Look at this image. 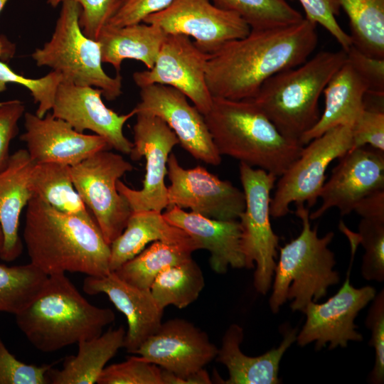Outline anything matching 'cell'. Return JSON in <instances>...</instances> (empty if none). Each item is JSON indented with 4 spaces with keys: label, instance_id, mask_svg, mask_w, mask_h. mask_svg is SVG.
Masks as SVG:
<instances>
[{
    "label": "cell",
    "instance_id": "1",
    "mask_svg": "<svg viewBox=\"0 0 384 384\" xmlns=\"http://www.w3.org/2000/svg\"><path fill=\"white\" fill-rule=\"evenodd\" d=\"M316 24L304 18L282 28L250 30L209 54L206 82L213 97L250 100L274 75L304 63L318 44Z\"/></svg>",
    "mask_w": 384,
    "mask_h": 384
},
{
    "label": "cell",
    "instance_id": "2",
    "mask_svg": "<svg viewBox=\"0 0 384 384\" xmlns=\"http://www.w3.org/2000/svg\"><path fill=\"white\" fill-rule=\"evenodd\" d=\"M30 262L48 276L109 272L110 247L96 221L60 212L33 195L23 233Z\"/></svg>",
    "mask_w": 384,
    "mask_h": 384
},
{
    "label": "cell",
    "instance_id": "3",
    "mask_svg": "<svg viewBox=\"0 0 384 384\" xmlns=\"http://www.w3.org/2000/svg\"><path fill=\"white\" fill-rule=\"evenodd\" d=\"M15 317L28 341L43 353L95 338L115 319L111 309L90 304L65 274L48 276L38 295Z\"/></svg>",
    "mask_w": 384,
    "mask_h": 384
},
{
    "label": "cell",
    "instance_id": "4",
    "mask_svg": "<svg viewBox=\"0 0 384 384\" xmlns=\"http://www.w3.org/2000/svg\"><path fill=\"white\" fill-rule=\"evenodd\" d=\"M204 116L213 142L225 155L279 177L304 146L282 135L250 100L213 97Z\"/></svg>",
    "mask_w": 384,
    "mask_h": 384
},
{
    "label": "cell",
    "instance_id": "5",
    "mask_svg": "<svg viewBox=\"0 0 384 384\" xmlns=\"http://www.w3.org/2000/svg\"><path fill=\"white\" fill-rule=\"evenodd\" d=\"M346 52L321 51L267 79L250 99L285 137L299 142L321 115L319 100Z\"/></svg>",
    "mask_w": 384,
    "mask_h": 384
},
{
    "label": "cell",
    "instance_id": "6",
    "mask_svg": "<svg viewBox=\"0 0 384 384\" xmlns=\"http://www.w3.org/2000/svg\"><path fill=\"white\" fill-rule=\"evenodd\" d=\"M296 208L302 229L298 237L279 249L269 300L274 314L287 299L292 301V311H303L309 302H317L326 295L329 287L340 280L338 272L334 270V253L329 248L334 233L319 237L317 227L311 228L309 208L304 204H297Z\"/></svg>",
    "mask_w": 384,
    "mask_h": 384
},
{
    "label": "cell",
    "instance_id": "7",
    "mask_svg": "<svg viewBox=\"0 0 384 384\" xmlns=\"http://www.w3.org/2000/svg\"><path fill=\"white\" fill-rule=\"evenodd\" d=\"M80 13L78 3L63 1L50 40L36 48L31 58L37 66L59 73L62 82L99 88L106 100H114L122 94V78L119 73L111 77L103 70L101 45L83 33Z\"/></svg>",
    "mask_w": 384,
    "mask_h": 384
},
{
    "label": "cell",
    "instance_id": "8",
    "mask_svg": "<svg viewBox=\"0 0 384 384\" xmlns=\"http://www.w3.org/2000/svg\"><path fill=\"white\" fill-rule=\"evenodd\" d=\"M239 172L245 198V208L239 218L241 250L245 268H253L255 264V289L265 294L272 286L279 240L270 218V195L277 177L242 162Z\"/></svg>",
    "mask_w": 384,
    "mask_h": 384
},
{
    "label": "cell",
    "instance_id": "9",
    "mask_svg": "<svg viewBox=\"0 0 384 384\" xmlns=\"http://www.w3.org/2000/svg\"><path fill=\"white\" fill-rule=\"evenodd\" d=\"M133 166L119 154L101 150L70 167L75 188L110 245L124 230L132 210L117 182Z\"/></svg>",
    "mask_w": 384,
    "mask_h": 384
},
{
    "label": "cell",
    "instance_id": "10",
    "mask_svg": "<svg viewBox=\"0 0 384 384\" xmlns=\"http://www.w3.org/2000/svg\"><path fill=\"white\" fill-rule=\"evenodd\" d=\"M306 145L279 176L270 201V215L273 218L287 215L292 203H306L308 208L316 204L326 181L329 165L351 149V127H334Z\"/></svg>",
    "mask_w": 384,
    "mask_h": 384
},
{
    "label": "cell",
    "instance_id": "11",
    "mask_svg": "<svg viewBox=\"0 0 384 384\" xmlns=\"http://www.w3.org/2000/svg\"><path fill=\"white\" fill-rule=\"evenodd\" d=\"M133 127V147L131 159L137 161L145 158V176L139 190L127 186L120 180L117 188L127 201L132 212L156 210L168 207L167 161L173 148L179 144L174 132L159 117L137 113Z\"/></svg>",
    "mask_w": 384,
    "mask_h": 384
},
{
    "label": "cell",
    "instance_id": "12",
    "mask_svg": "<svg viewBox=\"0 0 384 384\" xmlns=\"http://www.w3.org/2000/svg\"><path fill=\"white\" fill-rule=\"evenodd\" d=\"M218 350L205 331L174 318L161 323L135 353L162 369L163 384H178L214 360Z\"/></svg>",
    "mask_w": 384,
    "mask_h": 384
},
{
    "label": "cell",
    "instance_id": "13",
    "mask_svg": "<svg viewBox=\"0 0 384 384\" xmlns=\"http://www.w3.org/2000/svg\"><path fill=\"white\" fill-rule=\"evenodd\" d=\"M143 22L156 25L167 34L193 38L194 44L207 54L246 36L251 30L236 13L220 9L210 0H174Z\"/></svg>",
    "mask_w": 384,
    "mask_h": 384
},
{
    "label": "cell",
    "instance_id": "14",
    "mask_svg": "<svg viewBox=\"0 0 384 384\" xmlns=\"http://www.w3.org/2000/svg\"><path fill=\"white\" fill-rule=\"evenodd\" d=\"M167 175L171 182L167 187L168 207L189 208L193 213L220 220H238L245 210L242 191L203 166L182 167L173 153L168 159Z\"/></svg>",
    "mask_w": 384,
    "mask_h": 384
},
{
    "label": "cell",
    "instance_id": "15",
    "mask_svg": "<svg viewBox=\"0 0 384 384\" xmlns=\"http://www.w3.org/2000/svg\"><path fill=\"white\" fill-rule=\"evenodd\" d=\"M208 57L188 36L167 34L153 68L134 73L133 80L139 88L152 84L172 87L205 115L213 103L206 76Z\"/></svg>",
    "mask_w": 384,
    "mask_h": 384
},
{
    "label": "cell",
    "instance_id": "16",
    "mask_svg": "<svg viewBox=\"0 0 384 384\" xmlns=\"http://www.w3.org/2000/svg\"><path fill=\"white\" fill-rule=\"evenodd\" d=\"M350 270V269H349ZM349 270L342 287L326 302H309L302 311L306 321L297 336L299 346L315 342L320 350L329 343V349L345 348L348 341H361L362 334L356 331L354 320L376 294L371 286L356 288L350 284Z\"/></svg>",
    "mask_w": 384,
    "mask_h": 384
},
{
    "label": "cell",
    "instance_id": "17",
    "mask_svg": "<svg viewBox=\"0 0 384 384\" xmlns=\"http://www.w3.org/2000/svg\"><path fill=\"white\" fill-rule=\"evenodd\" d=\"M140 101L133 109L161 119L174 132L179 144L193 158L217 166L219 154L208 129L204 116L178 90L152 84L140 88Z\"/></svg>",
    "mask_w": 384,
    "mask_h": 384
},
{
    "label": "cell",
    "instance_id": "18",
    "mask_svg": "<svg viewBox=\"0 0 384 384\" xmlns=\"http://www.w3.org/2000/svg\"><path fill=\"white\" fill-rule=\"evenodd\" d=\"M339 159L321 191V203L309 214L310 220L332 208H338L342 216L348 215L365 196L384 189V152L363 146L349 150Z\"/></svg>",
    "mask_w": 384,
    "mask_h": 384
},
{
    "label": "cell",
    "instance_id": "19",
    "mask_svg": "<svg viewBox=\"0 0 384 384\" xmlns=\"http://www.w3.org/2000/svg\"><path fill=\"white\" fill-rule=\"evenodd\" d=\"M102 95V91L99 88L61 82L51 113L76 131H92L104 137L112 149L129 154L133 143L125 137L123 128L135 112L132 110L125 114H117L105 105Z\"/></svg>",
    "mask_w": 384,
    "mask_h": 384
},
{
    "label": "cell",
    "instance_id": "20",
    "mask_svg": "<svg viewBox=\"0 0 384 384\" xmlns=\"http://www.w3.org/2000/svg\"><path fill=\"white\" fill-rule=\"evenodd\" d=\"M21 140L35 164L58 163L73 166L101 150H110L108 142L97 134L73 129L51 112L44 117L25 112Z\"/></svg>",
    "mask_w": 384,
    "mask_h": 384
},
{
    "label": "cell",
    "instance_id": "21",
    "mask_svg": "<svg viewBox=\"0 0 384 384\" xmlns=\"http://www.w3.org/2000/svg\"><path fill=\"white\" fill-rule=\"evenodd\" d=\"M83 291L90 295L105 294L127 319L124 348L135 353L139 346L161 326L164 309L150 290L140 289L120 278L115 272L99 276H87Z\"/></svg>",
    "mask_w": 384,
    "mask_h": 384
},
{
    "label": "cell",
    "instance_id": "22",
    "mask_svg": "<svg viewBox=\"0 0 384 384\" xmlns=\"http://www.w3.org/2000/svg\"><path fill=\"white\" fill-rule=\"evenodd\" d=\"M164 219L186 233L198 245L207 250L211 269L225 274L229 267H245L240 247L241 227L238 220H220L186 212L176 206L166 208Z\"/></svg>",
    "mask_w": 384,
    "mask_h": 384
},
{
    "label": "cell",
    "instance_id": "23",
    "mask_svg": "<svg viewBox=\"0 0 384 384\" xmlns=\"http://www.w3.org/2000/svg\"><path fill=\"white\" fill-rule=\"evenodd\" d=\"M283 340L275 348L264 354L247 356L240 350L244 338L242 328L231 324L225 332L215 359L226 366L229 377L222 382L225 384H278L279 363L288 348L297 340V330L287 328L282 330Z\"/></svg>",
    "mask_w": 384,
    "mask_h": 384
},
{
    "label": "cell",
    "instance_id": "24",
    "mask_svg": "<svg viewBox=\"0 0 384 384\" xmlns=\"http://www.w3.org/2000/svg\"><path fill=\"white\" fill-rule=\"evenodd\" d=\"M34 164L26 149H18L10 155L6 166L0 171V225L4 238L0 258L6 262L16 260L22 252L19 220L33 196L29 178Z\"/></svg>",
    "mask_w": 384,
    "mask_h": 384
},
{
    "label": "cell",
    "instance_id": "25",
    "mask_svg": "<svg viewBox=\"0 0 384 384\" xmlns=\"http://www.w3.org/2000/svg\"><path fill=\"white\" fill-rule=\"evenodd\" d=\"M367 90L365 82L346 59L324 90L325 105L319 120L299 142L304 146L338 126L352 127L364 110Z\"/></svg>",
    "mask_w": 384,
    "mask_h": 384
},
{
    "label": "cell",
    "instance_id": "26",
    "mask_svg": "<svg viewBox=\"0 0 384 384\" xmlns=\"http://www.w3.org/2000/svg\"><path fill=\"white\" fill-rule=\"evenodd\" d=\"M154 241L183 245L195 251L200 250L186 233L169 223L161 212L152 210L132 212L123 232L110 245V272L116 271L142 252L147 244Z\"/></svg>",
    "mask_w": 384,
    "mask_h": 384
},
{
    "label": "cell",
    "instance_id": "27",
    "mask_svg": "<svg viewBox=\"0 0 384 384\" xmlns=\"http://www.w3.org/2000/svg\"><path fill=\"white\" fill-rule=\"evenodd\" d=\"M166 35L159 26L144 22L122 27L107 24L97 41L101 45L102 63L111 64L119 73L126 59L152 68Z\"/></svg>",
    "mask_w": 384,
    "mask_h": 384
},
{
    "label": "cell",
    "instance_id": "28",
    "mask_svg": "<svg viewBox=\"0 0 384 384\" xmlns=\"http://www.w3.org/2000/svg\"><path fill=\"white\" fill-rule=\"evenodd\" d=\"M126 331L123 326L110 329L105 333L80 341L77 355L67 357L60 370L48 371V383L93 384L107 363L124 348Z\"/></svg>",
    "mask_w": 384,
    "mask_h": 384
},
{
    "label": "cell",
    "instance_id": "29",
    "mask_svg": "<svg viewBox=\"0 0 384 384\" xmlns=\"http://www.w3.org/2000/svg\"><path fill=\"white\" fill-rule=\"evenodd\" d=\"M70 167L53 162L35 164L29 178L30 189L60 212L95 220L75 188Z\"/></svg>",
    "mask_w": 384,
    "mask_h": 384
},
{
    "label": "cell",
    "instance_id": "30",
    "mask_svg": "<svg viewBox=\"0 0 384 384\" xmlns=\"http://www.w3.org/2000/svg\"><path fill=\"white\" fill-rule=\"evenodd\" d=\"M194 251L188 246L154 241L114 272L132 285L149 290L162 271L191 258Z\"/></svg>",
    "mask_w": 384,
    "mask_h": 384
},
{
    "label": "cell",
    "instance_id": "31",
    "mask_svg": "<svg viewBox=\"0 0 384 384\" xmlns=\"http://www.w3.org/2000/svg\"><path fill=\"white\" fill-rule=\"evenodd\" d=\"M350 24L352 46L384 59V0H338Z\"/></svg>",
    "mask_w": 384,
    "mask_h": 384
},
{
    "label": "cell",
    "instance_id": "32",
    "mask_svg": "<svg viewBox=\"0 0 384 384\" xmlns=\"http://www.w3.org/2000/svg\"><path fill=\"white\" fill-rule=\"evenodd\" d=\"M204 286L203 273L191 257L162 271L149 290L161 309H183L198 299Z\"/></svg>",
    "mask_w": 384,
    "mask_h": 384
},
{
    "label": "cell",
    "instance_id": "33",
    "mask_svg": "<svg viewBox=\"0 0 384 384\" xmlns=\"http://www.w3.org/2000/svg\"><path fill=\"white\" fill-rule=\"evenodd\" d=\"M48 275L29 262L23 265L0 264V311L17 314L43 288Z\"/></svg>",
    "mask_w": 384,
    "mask_h": 384
},
{
    "label": "cell",
    "instance_id": "34",
    "mask_svg": "<svg viewBox=\"0 0 384 384\" xmlns=\"http://www.w3.org/2000/svg\"><path fill=\"white\" fill-rule=\"evenodd\" d=\"M216 6L239 15L251 30L297 24L304 19L286 0H210Z\"/></svg>",
    "mask_w": 384,
    "mask_h": 384
},
{
    "label": "cell",
    "instance_id": "35",
    "mask_svg": "<svg viewBox=\"0 0 384 384\" xmlns=\"http://www.w3.org/2000/svg\"><path fill=\"white\" fill-rule=\"evenodd\" d=\"M63 81L62 75L52 70L39 78H29L14 71L0 60V92L6 90L7 83H16L27 88L33 101L38 104L36 114L43 117L51 111L58 87Z\"/></svg>",
    "mask_w": 384,
    "mask_h": 384
},
{
    "label": "cell",
    "instance_id": "36",
    "mask_svg": "<svg viewBox=\"0 0 384 384\" xmlns=\"http://www.w3.org/2000/svg\"><path fill=\"white\" fill-rule=\"evenodd\" d=\"M358 242L365 253L361 273L368 281L384 280V218H363L358 225Z\"/></svg>",
    "mask_w": 384,
    "mask_h": 384
},
{
    "label": "cell",
    "instance_id": "37",
    "mask_svg": "<svg viewBox=\"0 0 384 384\" xmlns=\"http://www.w3.org/2000/svg\"><path fill=\"white\" fill-rule=\"evenodd\" d=\"M98 384H163L162 369L139 356L105 367Z\"/></svg>",
    "mask_w": 384,
    "mask_h": 384
},
{
    "label": "cell",
    "instance_id": "38",
    "mask_svg": "<svg viewBox=\"0 0 384 384\" xmlns=\"http://www.w3.org/2000/svg\"><path fill=\"white\" fill-rule=\"evenodd\" d=\"M65 1L78 3L81 8L79 23L83 33L97 40L102 29L108 23L117 12L123 0H47L53 7L58 6Z\"/></svg>",
    "mask_w": 384,
    "mask_h": 384
},
{
    "label": "cell",
    "instance_id": "39",
    "mask_svg": "<svg viewBox=\"0 0 384 384\" xmlns=\"http://www.w3.org/2000/svg\"><path fill=\"white\" fill-rule=\"evenodd\" d=\"M305 12L306 18L325 28L346 52L352 46L351 36L336 20L341 6L338 0H297Z\"/></svg>",
    "mask_w": 384,
    "mask_h": 384
},
{
    "label": "cell",
    "instance_id": "40",
    "mask_svg": "<svg viewBox=\"0 0 384 384\" xmlns=\"http://www.w3.org/2000/svg\"><path fill=\"white\" fill-rule=\"evenodd\" d=\"M52 365L38 366L17 359L0 338V384H46Z\"/></svg>",
    "mask_w": 384,
    "mask_h": 384
},
{
    "label": "cell",
    "instance_id": "41",
    "mask_svg": "<svg viewBox=\"0 0 384 384\" xmlns=\"http://www.w3.org/2000/svg\"><path fill=\"white\" fill-rule=\"evenodd\" d=\"M366 325L371 331L369 345L375 350V363L370 374L372 383H384V291L375 294L368 310Z\"/></svg>",
    "mask_w": 384,
    "mask_h": 384
},
{
    "label": "cell",
    "instance_id": "42",
    "mask_svg": "<svg viewBox=\"0 0 384 384\" xmlns=\"http://www.w3.org/2000/svg\"><path fill=\"white\" fill-rule=\"evenodd\" d=\"M351 149L370 145L384 152V112L364 110L351 127Z\"/></svg>",
    "mask_w": 384,
    "mask_h": 384
},
{
    "label": "cell",
    "instance_id": "43",
    "mask_svg": "<svg viewBox=\"0 0 384 384\" xmlns=\"http://www.w3.org/2000/svg\"><path fill=\"white\" fill-rule=\"evenodd\" d=\"M346 59L365 82L366 94L384 97V59L368 56L353 46L346 52Z\"/></svg>",
    "mask_w": 384,
    "mask_h": 384
},
{
    "label": "cell",
    "instance_id": "44",
    "mask_svg": "<svg viewBox=\"0 0 384 384\" xmlns=\"http://www.w3.org/2000/svg\"><path fill=\"white\" fill-rule=\"evenodd\" d=\"M25 112L24 104L18 100L0 102V171L9 161L10 144L18 133V123Z\"/></svg>",
    "mask_w": 384,
    "mask_h": 384
},
{
    "label": "cell",
    "instance_id": "45",
    "mask_svg": "<svg viewBox=\"0 0 384 384\" xmlns=\"http://www.w3.org/2000/svg\"><path fill=\"white\" fill-rule=\"evenodd\" d=\"M174 0H123L107 25L122 27L143 22L148 16L159 12Z\"/></svg>",
    "mask_w": 384,
    "mask_h": 384
},
{
    "label": "cell",
    "instance_id": "46",
    "mask_svg": "<svg viewBox=\"0 0 384 384\" xmlns=\"http://www.w3.org/2000/svg\"><path fill=\"white\" fill-rule=\"evenodd\" d=\"M353 211L363 218H384V189L365 196L356 205Z\"/></svg>",
    "mask_w": 384,
    "mask_h": 384
},
{
    "label": "cell",
    "instance_id": "47",
    "mask_svg": "<svg viewBox=\"0 0 384 384\" xmlns=\"http://www.w3.org/2000/svg\"><path fill=\"white\" fill-rule=\"evenodd\" d=\"M9 0H0V13L4 8ZM16 46L11 42L6 36H0V60L8 62L14 56Z\"/></svg>",
    "mask_w": 384,
    "mask_h": 384
},
{
    "label": "cell",
    "instance_id": "48",
    "mask_svg": "<svg viewBox=\"0 0 384 384\" xmlns=\"http://www.w3.org/2000/svg\"><path fill=\"white\" fill-rule=\"evenodd\" d=\"M4 233H3L1 226L0 225V253H1V252L2 250V248H3V246H4Z\"/></svg>",
    "mask_w": 384,
    "mask_h": 384
}]
</instances>
